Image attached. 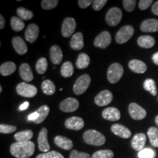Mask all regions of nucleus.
I'll return each mask as SVG.
<instances>
[{
  "label": "nucleus",
  "instance_id": "f257e3e1",
  "mask_svg": "<svg viewBox=\"0 0 158 158\" xmlns=\"http://www.w3.org/2000/svg\"><path fill=\"white\" fill-rule=\"evenodd\" d=\"M35 145L32 141L15 142L10 146V153L16 158H29L35 152Z\"/></svg>",
  "mask_w": 158,
  "mask_h": 158
},
{
  "label": "nucleus",
  "instance_id": "f03ea898",
  "mask_svg": "<svg viewBox=\"0 0 158 158\" xmlns=\"http://www.w3.org/2000/svg\"><path fill=\"white\" fill-rule=\"evenodd\" d=\"M83 138L85 143L97 147L103 145L106 141V137L101 133L95 130H86L83 135Z\"/></svg>",
  "mask_w": 158,
  "mask_h": 158
},
{
  "label": "nucleus",
  "instance_id": "7ed1b4c3",
  "mask_svg": "<svg viewBox=\"0 0 158 158\" xmlns=\"http://www.w3.org/2000/svg\"><path fill=\"white\" fill-rule=\"evenodd\" d=\"M124 73V68L119 63L110 64L107 72V78L110 84H116L122 78Z\"/></svg>",
  "mask_w": 158,
  "mask_h": 158
},
{
  "label": "nucleus",
  "instance_id": "20e7f679",
  "mask_svg": "<svg viewBox=\"0 0 158 158\" xmlns=\"http://www.w3.org/2000/svg\"><path fill=\"white\" fill-rule=\"evenodd\" d=\"M91 84V77L87 74L82 75L77 79L73 85V92L77 95L84 93Z\"/></svg>",
  "mask_w": 158,
  "mask_h": 158
},
{
  "label": "nucleus",
  "instance_id": "39448f33",
  "mask_svg": "<svg viewBox=\"0 0 158 158\" xmlns=\"http://www.w3.org/2000/svg\"><path fill=\"white\" fill-rule=\"evenodd\" d=\"M16 92L19 95L30 98L36 95L37 89L34 85L29 84L27 82H23L17 85Z\"/></svg>",
  "mask_w": 158,
  "mask_h": 158
},
{
  "label": "nucleus",
  "instance_id": "423d86ee",
  "mask_svg": "<svg viewBox=\"0 0 158 158\" xmlns=\"http://www.w3.org/2000/svg\"><path fill=\"white\" fill-rule=\"evenodd\" d=\"M134 29L132 26L126 25L122 27L116 35V42L118 44H124L133 37Z\"/></svg>",
  "mask_w": 158,
  "mask_h": 158
},
{
  "label": "nucleus",
  "instance_id": "0eeeda50",
  "mask_svg": "<svg viewBox=\"0 0 158 158\" xmlns=\"http://www.w3.org/2000/svg\"><path fill=\"white\" fill-rule=\"evenodd\" d=\"M122 18V12L118 7H114L110 8L107 12L106 15V21L110 27H115L121 21Z\"/></svg>",
  "mask_w": 158,
  "mask_h": 158
},
{
  "label": "nucleus",
  "instance_id": "6e6552de",
  "mask_svg": "<svg viewBox=\"0 0 158 158\" xmlns=\"http://www.w3.org/2000/svg\"><path fill=\"white\" fill-rule=\"evenodd\" d=\"M76 28V20L73 18L68 17L63 21L62 25V35L64 37L72 36Z\"/></svg>",
  "mask_w": 158,
  "mask_h": 158
},
{
  "label": "nucleus",
  "instance_id": "1a4fd4ad",
  "mask_svg": "<svg viewBox=\"0 0 158 158\" xmlns=\"http://www.w3.org/2000/svg\"><path fill=\"white\" fill-rule=\"evenodd\" d=\"M128 111L130 116L135 120H141L147 116L146 110L135 102H132L129 105Z\"/></svg>",
  "mask_w": 158,
  "mask_h": 158
},
{
  "label": "nucleus",
  "instance_id": "9d476101",
  "mask_svg": "<svg viewBox=\"0 0 158 158\" xmlns=\"http://www.w3.org/2000/svg\"><path fill=\"white\" fill-rule=\"evenodd\" d=\"M110 43H111L110 34L107 31H104L96 37L94 41V45L98 48L105 49L109 46Z\"/></svg>",
  "mask_w": 158,
  "mask_h": 158
},
{
  "label": "nucleus",
  "instance_id": "9b49d317",
  "mask_svg": "<svg viewBox=\"0 0 158 158\" xmlns=\"http://www.w3.org/2000/svg\"><path fill=\"white\" fill-rule=\"evenodd\" d=\"M61 110L66 113L74 112L79 108V102L78 100L73 98H68L63 100L59 105Z\"/></svg>",
  "mask_w": 158,
  "mask_h": 158
},
{
  "label": "nucleus",
  "instance_id": "f8f14e48",
  "mask_svg": "<svg viewBox=\"0 0 158 158\" xmlns=\"http://www.w3.org/2000/svg\"><path fill=\"white\" fill-rule=\"evenodd\" d=\"M37 143L38 148L43 152H48L50 150V145L48 141V130L46 128L43 127L40 131L38 137H37Z\"/></svg>",
  "mask_w": 158,
  "mask_h": 158
},
{
  "label": "nucleus",
  "instance_id": "ddd939ff",
  "mask_svg": "<svg viewBox=\"0 0 158 158\" xmlns=\"http://www.w3.org/2000/svg\"><path fill=\"white\" fill-rule=\"evenodd\" d=\"M113 100V94L109 90L101 91L94 98V102L98 106H105L110 104Z\"/></svg>",
  "mask_w": 158,
  "mask_h": 158
},
{
  "label": "nucleus",
  "instance_id": "4468645a",
  "mask_svg": "<svg viewBox=\"0 0 158 158\" xmlns=\"http://www.w3.org/2000/svg\"><path fill=\"white\" fill-rule=\"evenodd\" d=\"M65 127L73 130H80L84 126V122L82 118L78 116H72L68 118L64 122Z\"/></svg>",
  "mask_w": 158,
  "mask_h": 158
},
{
  "label": "nucleus",
  "instance_id": "2eb2a0df",
  "mask_svg": "<svg viewBox=\"0 0 158 158\" xmlns=\"http://www.w3.org/2000/svg\"><path fill=\"white\" fill-rule=\"evenodd\" d=\"M39 27L35 23H31L27 27L25 31V38L29 43H33L37 39L39 35Z\"/></svg>",
  "mask_w": 158,
  "mask_h": 158
},
{
  "label": "nucleus",
  "instance_id": "dca6fc26",
  "mask_svg": "<svg viewBox=\"0 0 158 158\" xmlns=\"http://www.w3.org/2000/svg\"><path fill=\"white\" fill-rule=\"evenodd\" d=\"M140 28L143 32H156V31H158V20L155 19L145 20L141 23Z\"/></svg>",
  "mask_w": 158,
  "mask_h": 158
},
{
  "label": "nucleus",
  "instance_id": "f3484780",
  "mask_svg": "<svg viewBox=\"0 0 158 158\" xmlns=\"http://www.w3.org/2000/svg\"><path fill=\"white\" fill-rule=\"evenodd\" d=\"M147 137L144 133H138L133 136L131 141V146L135 151H141L144 149Z\"/></svg>",
  "mask_w": 158,
  "mask_h": 158
},
{
  "label": "nucleus",
  "instance_id": "a211bd4d",
  "mask_svg": "<svg viewBox=\"0 0 158 158\" xmlns=\"http://www.w3.org/2000/svg\"><path fill=\"white\" fill-rule=\"evenodd\" d=\"M102 116L106 120L115 122L119 120L120 117H121V114H120V111L116 108L109 107L106 108L102 111Z\"/></svg>",
  "mask_w": 158,
  "mask_h": 158
},
{
  "label": "nucleus",
  "instance_id": "6ab92c4d",
  "mask_svg": "<svg viewBox=\"0 0 158 158\" xmlns=\"http://www.w3.org/2000/svg\"><path fill=\"white\" fill-rule=\"evenodd\" d=\"M110 129L112 133L122 138H129L131 136V131L122 124H114Z\"/></svg>",
  "mask_w": 158,
  "mask_h": 158
},
{
  "label": "nucleus",
  "instance_id": "aec40b11",
  "mask_svg": "<svg viewBox=\"0 0 158 158\" xmlns=\"http://www.w3.org/2000/svg\"><path fill=\"white\" fill-rule=\"evenodd\" d=\"M12 44H13L15 51L19 55H23L27 54V51H28V48H27V45L24 42V40L21 37L17 36L13 37V40H12Z\"/></svg>",
  "mask_w": 158,
  "mask_h": 158
},
{
  "label": "nucleus",
  "instance_id": "412c9836",
  "mask_svg": "<svg viewBox=\"0 0 158 158\" xmlns=\"http://www.w3.org/2000/svg\"><path fill=\"white\" fill-rule=\"evenodd\" d=\"M129 68L135 73H144L147 70V66L143 62L138 59H133L128 64Z\"/></svg>",
  "mask_w": 158,
  "mask_h": 158
},
{
  "label": "nucleus",
  "instance_id": "4be33fe9",
  "mask_svg": "<svg viewBox=\"0 0 158 158\" xmlns=\"http://www.w3.org/2000/svg\"><path fill=\"white\" fill-rule=\"evenodd\" d=\"M70 45L71 48L76 51L81 50L84 48V35L81 32H77L73 35L72 38L70 40Z\"/></svg>",
  "mask_w": 158,
  "mask_h": 158
},
{
  "label": "nucleus",
  "instance_id": "5701e85b",
  "mask_svg": "<svg viewBox=\"0 0 158 158\" xmlns=\"http://www.w3.org/2000/svg\"><path fill=\"white\" fill-rule=\"evenodd\" d=\"M54 143L57 147L64 150H70L73 147V143L70 138L62 135H57L54 138Z\"/></svg>",
  "mask_w": 158,
  "mask_h": 158
},
{
  "label": "nucleus",
  "instance_id": "b1692460",
  "mask_svg": "<svg viewBox=\"0 0 158 158\" xmlns=\"http://www.w3.org/2000/svg\"><path fill=\"white\" fill-rule=\"evenodd\" d=\"M50 58L53 64H60L63 58V53L60 47L56 45L51 46L50 49Z\"/></svg>",
  "mask_w": 158,
  "mask_h": 158
},
{
  "label": "nucleus",
  "instance_id": "393cba45",
  "mask_svg": "<svg viewBox=\"0 0 158 158\" xmlns=\"http://www.w3.org/2000/svg\"><path fill=\"white\" fill-rule=\"evenodd\" d=\"M19 73L21 78L27 82L31 81L34 78L31 69L27 63H23L21 64L19 68Z\"/></svg>",
  "mask_w": 158,
  "mask_h": 158
},
{
  "label": "nucleus",
  "instance_id": "a878e982",
  "mask_svg": "<svg viewBox=\"0 0 158 158\" xmlns=\"http://www.w3.org/2000/svg\"><path fill=\"white\" fill-rule=\"evenodd\" d=\"M138 44L140 47L144 48H150L155 44V40L149 35H143L138 37Z\"/></svg>",
  "mask_w": 158,
  "mask_h": 158
},
{
  "label": "nucleus",
  "instance_id": "bb28decb",
  "mask_svg": "<svg viewBox=\"0 0 158 158\" xmlns=\"http://www.w3.org/2000/svg\"><path fill=\"white\" fill-rule=\"evenodd\" d=\"M16 70V65L13 62L3 63L0 67V73L3 76H10Z\"/></svg>",
  "mask_w": 158,
  "mask_h": 158
},
{
  "label": "nucleus",
  "instance_id": "cd10ccee",
  "mask_svg": "<svg viewBox=\"0 0 158 158\" xmlns=\"http://www.w3.org/2000/svg\"><path fill=\"white\" fill-rule=\"evenodd\" d=\"M33 137V132L30 130H23L15 133L14 135L15 139L17 142H27L30 141V139Z\"/></svg>",
  "mask_w": 158,
  "mask_h": 158
},
{
  "label": "nucleus",
  "instance_id": "c85d7f7f",
  "mask_svg": "<svg viewBox=\"0 0 158 158\" xmlns=\"http://www.w3.org/2000/svg\"><path fill=\"white\" fill-rule=\"evenodd\" d=\"M90 58L85 53H81L78 55L76 62V65L78 69H85L89 65Z\"/></svg>",
  "mask_w": 158,
  "mask_h": 158
},
{
  "label": "nucleus",
  "instance_id": "c756f323",
  "mask_svg": "<svg viewBox=\"0 0 158 158\" xmlns=\"http://www.w3.org/2000/svg\"><path fill=\"white\" fill-rule=\"evenodd\" d=\"M43 92L46 95H52L56 92V86L54 83L50 80L43 81L41 85Z\"/></svg>",
  "mask_w": 158,
  "mask_h": 158
},
{
  "label": "nucleus",
  "instance_id": "7c9ffc66",
  "mask_svg": "<svg viewBox=\"0 0 158 158\" xmlns=\"http://www.w3.org/2000/svg\"><path fill=\"white\" fill-rule=\"evenodd\" d=\"M61 75L64 78H69L73 75L74 68L71 62H65L61 67Z\"/></svg>",
  "mask_w": 158,
  "mask_h": 158
},
{
  "label": "nucleus",
  "instance_id": "2f4dec72",
  "mask_svg": "<svg viewBox=\"0 0 158 158\" xmlns=\"http://www.w3.org/2000/svg\"><path fill=\"white\" fill-rule=\"evenodd\" d=\"M36 111L39 114V117L36 121H35L34 122L35 124H39L42 123L45 118H47L49 112H50V108H49L47 105H43V106H40V107Z\"/></svg>",
  "mask_w": 158,
  "mask_h": 158
},
{
  "label": "nucleus",
  "instance_id": "473e14b6",
  "mask_svg": "<svg viewBox=\"0 0 158 158\" xmlns=\"http://www.w3.org/2000/svg\"><path fill=\"white\" fill-rule=\"evenodd\" d=\"M148 137L149 138L150 143L154 147H158V129L157 127H152L148 130Z\"/></svg>",
  "mask_w": 158,
  "mask_h": 158
},
{
  "label": "nucleus",
  "instance_id": "72a5a7b5",
  "mask_svg": "<svg viewBox=\"0 0 158 158\" xmlns=\"http://www.w3.org/2000/svg\"><path fill=\"white\" fill-rule=\"evenodd\" d=\"M10 25L13 30L15 31H20L23 30L25 27V23L23 20H21L19 17L13 16L10 19Z\"/></svg>",
  "mask_w": 158,
  "mask_h": 158
},
{
  "label": "nucleus",
  "instance_id": "f704fd0d",
  "mask_svg": "<svg viewBox=\"0 0 158 158\" xmlns=\"http://www.w3.org/2000/svg\"><path fill=\"white\" fill-rule=\"evenodd\" d=\"M17 15L23 21H29L34 17V13L31 10L24 8V7H19L16 10Z\"/></svg>",
  "mask_w": 158,
  "mask_h": 158
},
{
  "label": "nucleus",
  "instance_id": "c9c22d12",
  "mask_svg": "<svg viewBox=\"0 0 158 158\" xmlns=\"http://www.w3.org/2000/svg\"><path fill=\"white\" fill-rule=\"evenodd\" d=\"M143 88L152 94V95L156 96L157 95V86H156L155 81L152 78H148L143 83Z\"/></svg>",
  "mask_w": 158,
  "mask_h": 158
},
{
  "label": "nucleus",
  "instance_id": "e433bc0d",
  "mask_svg": "<svg viewBox=\"0 0 158 158\" xmlns=\"http://www.w3.org/2000/svg\"><path fill=\"white\" fill-rule=\"evenodd\" d=\"M36 70L39 74H44L46 72L47 68H48V62L46 59L41 57L40 58L36 63Z\"/></svg>",
  "mask_w": 158,
  "mask_h": 158
},
{
  "label": "nucleus",
  "instance_id": "4c0bfd02",
  "mask_svg": "<svg viewBox=\"0 0 158 158\" xmlns=\"http://www.w3.org/2000/svg\"><path fill=\"white\" fill-rule=\"evenodd\" d=\"M114 154L111 150L103 149L97 151L92 156V158H113Z\"/></svg>",
  "mask_w": 158,
  "mask_h": 158
},
{
  "label": "nucleus",
  "instance_id": "58836bf2",
  "mask_svg": "<svg viewBox=\"0 0 158 158\" xmlns=\"http://www.w3.org/2000/svg\"><path fill=\"white\" fill-rule=\"evenodd\" d=\"M58 0H43L41 2V7L45 10H49L55 8L58 5Z\"/></svg>",
  "mask_w": 158,
  "mask_h": 158
},
{
  "label": "nucleus",
  "instance_id": "ea45409f",
  "mask_svg": "<svg viewBox=\"0 0 158 158\" xmlns=\"http://www.w3.org/2000/svg\"><path fill=\"white\" fill-rule=\"evenodd\" d=\"M138 157L139 158H155V152L149 148H146L138 152Z\"/></svg>",
  "mask_w": 158,
  "mask_h": 158
},
{
  "label": "nucleus",
  "instance_id": "a19ab883",
  "mask_svg": "<svg viewBox=\"0 0 158 158\" xmlns=\"http://www.w3.org/2000/svg\"><path fill=\"white\" fill-rule=\"evenodd\" d=\"M36 158H64L62 154L58 152L51 151L46 153L40 154L36 157Z\"/></svg>",
  "mask_w": 158,
  "mask_h": 158
},
{
  "label": "nucleus",
  "instance_id": "79ce46f5",
  "mask_svg": "<svg viewBox=\"0 0 158 158\" xmlns=\"http://www.w3.org/2000/svg\"><path fill=\"white\" fill-rule=\"evenodd\" d=\"M17 127L13 125H7V124H0V133L4 134H9L15 132Z\"/></svg>",
  "mask_w": 158,
  "mask_h": 158
},
{
  "label": "nucleus",
  "instance_id": "37998d69",
  "mask_svg": "<svg viewBox=\"0 0 158 158\" xmlns=\"http://www.w3.org/2000/svg\"><path fill=\"white\" fill-rule=\"evenodd\" d=\"M122 3H123L124 8L125 9L126 11L132 12L134 10L135 7L136 1L135 0H124L122 1Z\"/></svg>",
  "mask_w": 158,
  "mask_h": 158
},
{
  "label": "nucleus",
  "instance_id": "c03bdc74",
  "mask_svg": "<svg viewBox=\"0 0 158 158\" xmlns=\"http://www.w3.org/2000/svg\"><path fill=\"white\" fill-rule=\"evenodd\" d=\"M70 158H92V157L88 153L81 152L77 150H73L70 155Z\"/></svg>",
  "mask_w": 158,
  "mask_h": 158
},
{
  "label": "nucleus",
  "instance_id": "a18cd8bd",
  "mask_svg": "<svg viewBox=\"0 0 158 158\" xmlns=\"http://www.w3.org/2000/svg\"><path fill=\"white\" fill-rule=\"evenodd\" d=\"M107 2V0H94L92 3V8L95 11H100Z\"/></svg>",
  "mask_w": 158,
  "mask_h": 158
},
{
  "label": "nucleus",
  "instance_id": "49530a36",
  "mask_svg": "<svg viewBox=\"0 0 158 158\" xmlns=\"http://www.w3.org/2000/svg\"><path fill=\"white\" fill-rule=\"evenodd\" d=\"M152 3H153L152 0H141V1H139L138 7H139V9L141 10H145L148 7H149Z\"/></svg>",
  "mask_w": 158,
  "mask_h": 158
},
{
  "label": "nucleus",
  "instance_id": "de8ad7c7",
  "mask_svg": "<svg viewBox=\"0 0 158 158\" xmlns=\"http://www.w3.org/2000/svg\"><path fill=\"white\" fill-rule=\"evenodd\" d=\"M92 3H93V1H92V0H79L78 2L79 7L82 9L86 8Z\"/></svg>",
  "mask_w": 158,
  "mask_h": 158
},
{
  "label": "nucleus",
  "instance_id": "09e8293b",
  "mask_svg": "<svg viewBox=\"0 0 158 158\" xmlns=\"http://www.w3.org/2000/svg\"><path fill=\"white\" fill-rule=\"evenodd\" d=\"M38 117H39V114L37 113V111H35V112H33V113L30 114L28 116V120L29 121L35 122V121H36L37 118H38Z\"/></svg>",
  "mask_w": 158,
  "mask_h": 158
},
{
  "label": "nucleus",
  "instance_id": "8fccbe9b",
  "mask_svg": "<svg viewBox=\"0 0 158 158\" xmlns=\"http://www.w3.org/2000/svg\"><path fill=\"white\" fill-rule=\"evenodd\" d=\"M152 12L156 15H158V1L155 2L152 7Z\"/></svg>",
  "mask_w": 158,
  "mask_h": 158
},
{
  "label": "nucleus",
  "instance_id": "3c124183",
  "mask_svg": "<svg viewBox=\"0 0 158 158\" xmlns=\"http://www.w3.org/2000/svg\"><path fill=\"white\" fill-rule=\"evenodd\" d=\"M5 26V20L2 15H0V29H2Z\"/></svg>",
  "mask_w": 158,
  "mask_h": 158
},
{
  "label": "nucleus",
  "instance_id": "603ef678",
  "mask_svg": "<svg viewBox=\"0 0 158 158\" xmlns=\"http://www.w3.org/2000/svg\"><path fill=\"white\" fill-rule=\"evenodd\" d=\"M29 102H23V103L22 104V105H21V106H20V108H19V109H20V110H26L27 109V108L29 107Z\"/></svg>",
  "mask_w": 158,
  "mask_h": 158
},
{
  "label": "nucleus",
  "instance_id": "864d4df0",
  "mask_svg": "<svg viewBox=\"0 0 158 158\" xmlns=\"http://www.w3.org/2000/svg\"><path fill=\"white\" fill-rule=\"evenodd\" d=\"M152 61L155 63V64L158 65V52L155 53V54H153L152 56Z\"/></svg>",
  "mask_w": 158,
  "mask_h": 158
},
{
  "label": "nucleus",
  "instance_id": "5fc2aeb1",
  "mask_svg": "<svg viewBox=\"0 0 158 158\" xmlns=\"http://www.w3.org/2000/svg\"><path fill=\"white\" fill-rule=\"evenodd\" d=\"M155 122H156V124H157V125L158 126V115L156 116V118H155Z\"/></svg>",
  "mask_w": 158,
  "mask_h": 158
},
{
  "label": "nucleus",
  "instance_id": "6e6d98bb",
  "mask_svg": "<svg viewBox=\"0 0 158 158\" xmlns=\"http://www.w3.org/2000/svg\"><path fill=\"white\" fill-rule=\"evenodd\" d=\"M2 92V86H0V92Z\"/></svg>",
  "mask_w": 158,
  "mask_h": 158
},
{
  "label": "nucleus",
  "instance_id": "4d7b16f0",
  "mask_svg": "<svg viewBox=\"0 0 158 158\" xmlns=\"http://www.w3.org/2000/svg\"><path fill=\"white\" fill-rule=\"evenodd\" d=\"M157 100H158V97H157Z\"/></svg>",
  "mask_w": 158,
  "mask_h": 158
}]
</instances>
